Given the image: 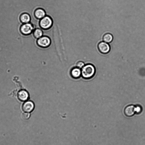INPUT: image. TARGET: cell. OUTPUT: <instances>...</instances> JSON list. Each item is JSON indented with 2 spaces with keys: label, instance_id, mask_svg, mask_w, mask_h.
<instances>
[{
  "label": "cell",
  "instance_id": "1",
  "mask_svg": "<svg viewBox=\"0 0 145 145\" xmlns=\"http://www.w3.org/2000/svg\"><path fill=\"white\" fill-rule=\"evenodd\" d=\"M81 75L85 79H89L92 78L95 73V69L92 64H88L84 66L82 69Z\"/></svg>",
  "mask_w": 145,
  "mask_h": 145
},
{
  "label": "cell",
  "instance_id": "2",
  "mask_svg": "<svg viewBox=\"0 0 145 145\" xmlns=\"http://www.w3.org/2000/svg\"><path fill=\"white\" fill-rule=\"evenodd\" d=\"M53 24V21L49 16H46L40 20V25L43 29H46L50 28Z\"/></svg>",
  "mask_w": 145,
  "mask_h": 145
},
{
  "label": "cell",
  "instance_id": "3",
  "mask_svg": "<svg viewBox=\"0 0 145 145\" xmlns=\"http://www.w3.org/2000/svg\"><path fill=\"white\" fill-rule=\"evenodd\" d=\"M97 48L99 51L103 54H107L110 50L109 44L104 41L100 42L98 44Z\"/></svg>",
  "mask_w": 145,
  "mask_h": 145
},
{
  "label": "cell",
  "instance_id": "4",
  "mask_svg": "<svg viewBox=\"0 0 145 145\" xmlns=\"http://www.w3.org/2000/svg\"><path fill=\"white\" fill-rule=\"evenodd\" d=\"M51 41L50 38L46 36H42L38 39L37 43L40 46L42 47H47L51 44Z\"/></svg>",
  "mask_w": 145,
  "mask_h": 145
},
{
  "label": "cell",
  "instance_id": "5",
  "mask_svg": "<svg viewBox=\"0 0 145 145\" xmlns=\"http://www.w3.org/2000/svg\"><path fill=\"white\" fill-rule=\"evenodd\" d=\"M34 107L35 105L33 102L30 101H27L23 104L22 108L25 112L30 113L33 111Z\"/></svg>",
  "mask_w": 145,
  "mask_h": 145
},
{
  "label": "cell",
  "instance_id": "6",
  "mask_svg": "<svg viewBox=\"0 0 145 145\" xmlns=\"http://www.w3.org/2000/svg\"><path fill=\"white\" fill-rule=\"evenodd\" d=\"M35 29L33 25L31 23H26L24 24L21 27L22 32L25 35H29Z\"/></svg>",
  "mask_w": 145,
  "mask_h": 145
},
{
  "label": "cell",
  "instance_id": "7",
  "mask_svg": "<svg viewBox=\"0 0 145 145\" xmlns=\"http://www.w3.org/2000/svg\"><path fill=\"white\" fill-rule=\"evenodd\" d=\"M17 97L20 101H25L29 98V94L26 90H21L18 92L17 94Z\"/></svg>",
  "mask_w": 145,
  "mask_h": 145
},
{
  "label": "cell",
  "instance_id": "8",
  "mask_svg": "<svg viewBox=\"0 0 145 145\" xmlns=\"http://www.w3.org/2000/svg\"><path fill=\"white\" fill-rule=\"evenodd\" d=\"M135 106L133 105H129L126 106L124 110V113L127 117L133 116L135 113Z\"/></svg>",
  "mask_w": 145,
  "mask_h": 145
},
{
  "label": "cell",
  "instance_id": "9",
  "mask_svg": "<svg viewBox=\"0 0 145 145\" xmlns=\"http://www.w3.org/2000/svg\"><path fill=\"white\" fill-rule=\"evenodd\" d=\"M71 74L73 78H78L81 75V70L77 67L73 68L71 71Z\"/></svg>",
  "mask_w": 145,
  "mask_h": 145
},
{
  "label": "cell",
  "instance_id": "10",
  "mask_svg": "<svg viewBox=\"0 0 145 145\" xmlns=\"http://www.w3.org/2000/svg\"><path fill=\"white\" fill-rule=\"evenodd\" d=\"M35 15L36 18L40 20L46 16L45 11L40 8L36 10L35 12Z\"/></svg>",
  "mask_w": 145,
  "mask_h": 145
},
{
  "label": "cell",
  "instance_id": "11",
  "mask_svg": "<svg viewBox=\"0 0 145 145\" xmlns=\"http://www.w3.org/2000/svg\"><path fill=\"white\" fill-rule=\"evenodd\" d=\"M113 39V37L112 35L109 33H105L103 37V41L107 43H110L112 42Z\"/></svg>",
  "mask_w": 145,
  "mask_h": 145
},
{
  "label": "cell",
  "instance_id": "12",
  "mask_svg": "<svg viewBox=\"0 0 145 145\" xmlns=\"http://www.w3.org/2000/svg\"><path fill=\"white\" fill-rule=\"evenodd\" d=\"M31 17L29 14L25 13L22 15L21 17V21L24 23H27L31 20Z\"/></svg>",
  "mask_w": 145,
  "mask_h": 145
},
{
  "label": "cell",
  "instance_id": "13",
  "mask_svg": "<svg viewBox=\"0 0 145 145\" xmlns=\"http://www.w3.org/2000/svg\"><path fill=\"white\" fill-rule=\"evenodd\" d=\"M33 34L36 38L38 39L43 36V32L41 29L37 28L33 31Z\"/></svg>",
  "mask_w": 145,
  "mask_h": 145
},
{
  "label": "cell",
  "instance_id": "14",
  "mask_svg": "<svg viewBox=\"0 0 145 145\" xmlns=\"http://www.w3.org/2000/svg\"><path fill=\"white\" fill-rule=\"evenodd\" d=\"M135 113L139 114L142 111V108L141 106L137 105L135 106Z\"/></svg>",
  "mask_w": 145,
  "mask_h": 145
},
{
  "label": "cell",
  "instance_id": "15",
  "mask_svg": "<svg viewBox=\"0 0 145 145\" xmlns=\"http://www.w3.org/2000/svg\"><path fill=\"white\" fill-rule=\"evenodd\" d=\"M30 116V114L29 113L24 112L22 114V117L24 120L28 119Z\"/></svg>",
  "mask_w": 145,
  "mask_h": 145
},
{
  "label": "cell",
  "instance_id": "16",
  "mask_svg": "<svg viewBox=\"0 0 145 145\" xmlns=\"http://www.w3.org/2000/svg\"><path fill=\"white\" fill-rule=\"evenodd\" d=\"M84 65V63L82 61L78 62L76 64V67L80 69H82Z\"/></svg>",
  "mask_w": 145,
  "mask_h": 145
}]
</instances>
